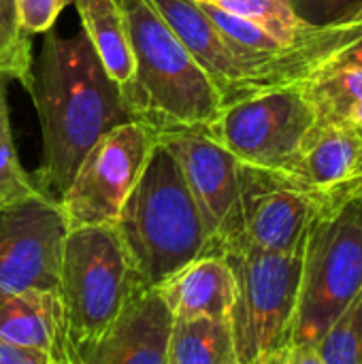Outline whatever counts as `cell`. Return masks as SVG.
<instances>
[{
  "label": "cell",
  "instance_id": "cell-1",
  "mask_svg": "<svg viewBox=\"0 0 362 364\" xmlns=\"http://www.w3.org/2000/svg\"><path fill=\"white\" fill-rule=\"evenodd\" d=\"M26 92L43 136L34 181L43 194L60 200L90 147L132 115L122 87L107 75L83 30L66 36L51 28L43 34Z\"/></svg>",
  "mask_w": 362,
  "mask_h": 364
},
{
  "label": "cell",
  "instance_id": "cell-2",
  "mask_svg": "<svg viewBox=\"0 0 362 364\" xmlns=\"http://www.w3.org/2000/svg\"><path fill=\"white\" fill-rule=\"evenodd\" d=\"M134 60L124 92L132 119L158 134L209 130L224 109L222 96L149 0H119Z\"/></svg>",
  "mask_w": 362,
  "mask_h": 364
},
{
  "label": "cell",
  "instance_id": "cell-3",
  "mask_svg": "<svg viewBox=\"0 0 362 364\" xmlns=\"http://www.w3.org/2000/svg\"><path fill=\"white\" fill-rule=\"evenodd\" d=\"M113 228L143 290H156L192 260L211 254L201 211L160 139Z\"/></svg>",
  "mask_w": 362,
  "mask_h": 364
},
{
  "label": "cell",
  "instance_id": "cell-4",
  "mask_svg": "<svg viewBox=\"0 0 362 364\" xmlns=\"http://www.w3.org/2000/svg\"><path fill=\"white\" fill-rule=\"evenodd\" d=\"M362 292V192L329 200L305 241L288 343L316 346Z\"/></svg>",
  "mask_w": 362,
  "mask_h": 364
},
{
  "label": "cell",
  "instance_id": "cell-5",
  "mask_svg": "<svg viewBox=\"0 0 362 364\" xmlns=\"http://www.w3.org/2000/svg\"><path fill=\"white\" fill-rule=\"evenodd\" d=\"M137 288L139 284L113 226L68 230L58 296L66 337L81 358L109 333Z\"/></svg>",
  "mask_w": 362,
  "mask_h": 364
},
{
  "label": "cell",
  "instance_id": "cell-6",
  "mask_svg": "<svg viewBox=\"0 0 362 364\" xmlns=\"http://www.w3.org/2000/svg\"><path fill=\"white\" fill-rule=\"evenodd\" d=\"M235 277L228 316L239 364H254L288 343L303 271L301 254H271L233 243L220 252Z\"/></svg>",
  "mask_w": 362,
  "mask_h": 364
},
{
  "label": "cell",
  "instance_id": "cell-7",
  "mask_svg": "<svg viewBox=\"0 0 362 364\" xmlns=\"http://www.w3.org/2000/svg\"><path fill=\"white\" fill-rule=\"evenodd\" d=\"M318 115L301 83L258 90L224 105L209 134L241 164L286 175Z\"/></svg>",
  "mask_w": 362,
  "mask_h": 364
},
{
  "label": "cell",
  "instance_id": "cell-8",
  "mask_svg": "<svg viewBox=\"0 0 362 364\" xmlns=\"http://www.w3.org/2000/svg\"><path fill=\"white\" fill-rule=\"evenodd\" d=\"M158 145V132L137 119L100 136L83 156L70 186L58 200L68 230L113 226Z\"/></svg>",
  "mask_w": 362,
  "mask_h": 364
},
{
  "label": "cell",
  "instance_id": "cell-9",
  "mask_svg": "<svg viewBox=\"0 0 362 364\" xmlns=\"http://www.w3.org/2000/svg\"><path fill=\"white\" fill-rule=\"evenodd\" d=\"M68 226L58 200L43 192L0 209V290L53 292Z\"/></svg>",
  "mask_w": 362,
  "mask_h": 364
},
{
  "label": "cell",
  "instance_id": "cell-10",
  "mask_svg": "<svg viewBox=\"0 0 362 364\" xmlns=\"http://www.w3.org/2000/svg\"><path fill=\"white\" fill-rule=\"evenodd\" d=\"M158 139L181 168L201 211L211 254H220L241 235V162L207 130L162 132Z\"/></svg>",
  "mask_w": 362,
  "mask_h": 364
},
{
  "label": "cell",
  "instance_id": "cell-11",
  "mask_svg": "<svg viewBox=\"0 0 362 364\" xmlns=\"http://www.w3.org/2000/svg\"><path fill=\"white\" fill-rule=\"evenodd\" d=\"M239 179L241 235L233 243L271 254H301L312 224L333 198H322L282 173L245 164Z\"/></svg>",
  "mask_w": 362,
  "mask_h": 364
},
{
  "label": "cell",
  "instance_id": "cell-12",
  "mask_svg": "<svg viewBox=\"0 0 362 364\" xmlns=\"http://www.w3.org/2000/svg\"><path fill=\"white\" fill-rule=\"evenodd\" d=\"M196 64L218 87L222 102L230 105L252 92L254 75L239 58L196 0H149Z\"/></svg>",
  "mask_w": 362,
  "mask_h": 364
},
{
  "label": "cell",
  "instance_id": "cell-13",
  "mask_svg": "<svg viewBox=\"0 0 362 364\" xmlns=\"http://www.w3.org/2000/svg\"><path fill=\"white\" fill-rule=\"evenodd\" d=\"M286 177L322 198L354 192L362 177V134L348 124L316 122Z\"/></svg>",
  "mask_w": 362,
  "mask_h": 364
},
{
  "label": "cell",
  "instance_id": "cell-14",
  "mask_svg": "<svg viewBox=\"0 0 362 364\" xmlns=\"http://www.w3.org/2000/svg\"><path fill=\"white\" fill-rule=\"evenodd\" d=\"M173 316L156 290L137 288L85 364H166Z\"/></svg>",
  "mask_w": 362,
  "mask_h": 364
},
{
  "label": "cell",
  "instance_id": "cell-15",
  "mask_svg": "<svg viewBox=\"0 0 362 364\" xmlns=\"http://www.w3.org/2000/svg\"><path fill=\"white\" fill-rule=\"evenodd\" d=\"M156 292L173 320H228L235 303V277L222 254H209L173 273Z\"/></svg>",
  "mask_w": 362,
  "mask_h": 364
},
{
  "label": "cell",
  "instance_id": "cell-16",
  "mask_svg": "<svg viewBox=\"0 0 362 364\" xmlns=\"http://www.w3.org/2000/svg\"><path fill=\"white\" fill-rule=\"evenodd\" d=\"M64 337V316L58 294L0 290L2 341L51 354Z\"/></svg>",
  "mask_w": 362,
  "mask_h": 364
},
{
  "label": "cell",
  "instance_id": "cell-17",
  "mask_svg": "<svg viewBox=\"0 0 362 364\" xmlns=\"http://www.w3.org/2000/svg\"><path fill=\"white\" fill-rule=\"evenodd\" d=\"M73 4L77 6L81 30L87 36L96 58L124 94L132 83L134 60L128 23L119 0H75Z\"/></svg>",
  "mask_w": 362,
  "mask_h": 364
},
{
  "label": "cell",
  "instance_id": "cell-18",
  "mask_svg": "<svg viewBox=\"0 0 362 364\" xmlns=\"http://www.w3.org/2000/svg\"><path fill=\"white\" fill-rule=\"evenodd\" d=\"M166 364H239L228 320H173Z\"/></svg>",
  "mask_w": 362,
  "mask_h": 364
},
{
  "label": "cell",
  "instance_id": "cell-19",
  "mask_svg": "<svg viewBox=\"0 0 362 364\" xmlns=\"http://www.w3.org/2000/svg\"><path fill=\"white\" fill-rule=\"evenodd\" d=\"M303 90L312 100L318 122H339L362 102V68L350 64H326L305 79Z\"/></svg>",
  "mask_w": 362,
  "mask_h": 364
},
{
  "label": "cell",
  "instance_id": "cell-20",
  "mask_svg": "<svg viewBox=\"0 0 362 364\" xmlns=\"http://www.w3.org/2000/svg\"><path fill=\"white\" fill-rule=\"evenodd\" d=\"M11 83L13 79L4 70H0V209L41 192L34 177L26 173L13 141L11 113H9Z\"/></svg>",
  "mask_w": 362,
  "mask_h": 364
},
{
  "label": "cell",
  "instance_id": "cell-21",
  "mask_svg": "<svg viewBox=\"0 0 362 364\" xmlns=\"http://www.w3.org/2000/svg\"><path fill=\"white\" fill-rule=\"evenodd\" d=\"M215 4L254 21L286 47L294 45L307 30V23L299 19L290 0H218Z\"/></svg>",
  "mask_w": 362,
  "mask_h": 364
},
{
  "label": "cell",
  "instance_id": "cell-22",
  "mask_svg": "<svg viewBox=\"0 0 362 364\" xmlns=\"http://www.w3.org/2000/svg\"><path fill=\"white\" fill-rule=\"evenodd\" d=\"M324 364H362V292L316 343Z\"/></svg>",
  "mask_w": 362,
  "mask_h": 364
},
{
  "label": "cell",
  "instance_id": "cell-23",
  "mask_svg": "<svg viewBox=\"0 0 362 364\" xmlns=\"http://www.w3.org/2000/svg\"><path fill=\"white\" fill-rule=\"evenodd\" d=\"M32 58V41L19 28L15 0H0V70L28 87Z\"/></svg>",
  "mask_w": 362,
  "mask_h": 364
},
{
  "label": "cell",
  "instance_id": "cell-24",
  "mask_svg": "<svg viewBox=\"0 0 362 364\" xmlns=\"http://www.w3.org/2000/svg\"><path fill=\"white\" fill-rule=\"evenodd\" d=\"M299 19L307 26H337L362 17V0H290Z\"/></svg>",
  "mask_w": 362,
  "mask_h": 364
},
{
  "label": "cell",
  "instance_id": "cell-25",
  "mask_svg": "<svg viewBox=\"0 0 362 364\" xmlns=\"http://www.w3.org/2000/svg\"><path fill=\"white\" fill-rule=\"evenodd\" d=\"M75 0H15V13L19 28L30 38L51 30L66 6Z\"/></svg>",
  "mask_w": 362,
  "mask_h": 364
},
{
  "label": "cell",
  "instance_id": "cell-26",
  "mask_svg": "<svg viewBox=\"0 0 362 364\" xmlns=\"http://www.w3.org/2000/svg\"><path fill=\"white\" fill-rule=\"evenodd\" d=\"M262 364H324L316 346L305 343H284L275 352L262 358Z\"/></svg>",
  "mask_w": 362,
  "mask_h": 364
},
{
  "label": "cell",
  "instance_id": "cell-27",
  "mask_svg": "<svg viewBox=\"0 0 362 364\" xmlns=\"http://www.w3.org/2000/svg\"><path fill=\"white\" fill-rule=\"evenodd\" d=\"M0 364H49V354L11 346L0 339Z\"/></svg>",
  "mask_w": 362,
  "mask_h": 364
},
{
  "label": "cell",
  "instance_id": "cell-28",
  "mask_svg": "<svg viewBox=\"0 0 362 364\" xmlns=\"http://www.w3.org/2000/svg\"><path fill=\"white\" fill-rule=\"evenodd\" d=\"M331 64H350V66L362 68V32L335 55V60Z\"/></svg>",
  "mask_w": 362,
  "mask_h": 364
},
{
  "label": "cell",
  "instance_id": "cell-29",
  "mask_svg": "<svg viewBox=\"0 0 362 364\" xmlns=\"http://www.w3.org/2000/svg\"><path fill=\"white\" fill-rule=\"evenodd\" d=\"M49 364H85L83 358L77 354V350L73 348V343L68 341V337L62 339V343L49 354Z\"/></svg>",
  "mask_w": 362,
  "mask_h": 364
},
{
  "label": "cell",
  "instance_id": "cell-30",
  "mask_svg": "<svg viewBox=\"0 0 362 364\" xmlns=\"http://www.w3.org/2000/svg\"><path fill=\"white\" fill-rule=\"evenodd\" d=\"M344 124H348V126L356 128V130L362 134V102L358 105V107H354V109L350 111V115L346 117V122H344Z\"/></svg>",
  "mask_w": 362,
  "mask_h": 364
},
{
  "label": "cell",
  "instance_id": "cell-31",
  "mask_svg": "<svg viewBox=\"0 0 362 364\" xmlns=\"http://www.w3.org/2000/svg\"><path fill=\"white\" fill-rule=\"evenodd\" d=\"M198 2H218V0H198Z\"/></svg>",
  "mask_w": 362,
  "mask_h": 364
},
{
  "label": "cell",
  "instance_id": "cell-32",
  "mask_svg": "<svg viewBox=\"0 0 362 364\" xmlns=\"http://www.w3.org/2000/svg\"><path fill=\"white\" fill-rule=\"evenodd\" d=\"M356 190H361L362 192V177H361V183H358V188H356Z\"/></svg>",
  "mask_w": 362,
  "mask_h": 364
},
{
  "label": "cell",
  "instance_id": "cell-33",
  "mask_svg": "<svg viewBox=\"0 0 362 364\" xmlns=\"http://www.w3.org/2000/svg\"><path fill=\"white\" fill-rule=\"evenodd\" d=\"M254 364H262V360H258V363H254Z\"/></svg>",
  "mask_w": 362,
  "mask_h": 364
}]
</instances>
